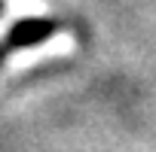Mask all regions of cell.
I'll list each match as a JSON object with an SVG mask.
<instances>
[{"label":"cell","instance_id":"obj_3","mask_svg":"<svg viewBox=\"0 0 156 152\" xmlns=\"http://www.w3.org/2000/svg\"><path fill=\"white\" fill-rule=\"evenodd\" d=\"M0 61H3V49H0Z\"/></svg>","mask_w":156,"mask_h":152},{"label":"cell","instance_id":"obj_2","mask_svg":"<svg viewBox=\"0 0 156 152\" xmlns=\"http://www.w3.org/2000/svg\"><path fill=\"white\" fill-rule=\"evenodd\" d=\"M0 12H3V0H0Z\"/></svg>","mask_w":156,"mask_h":152},{"label":"cell","instance_id":"obj_1","mask_svg":"<svg viewBox=\"0 0 156 152\" xmlns=\"http://www.w3.org/2000/svg\"><path fill=\"white\" fill-rule=\"evenodd\" d=\"M52 31H55V25L46 21V18H25V21H19V25L9 28V34H6V49H28V46H37V43L49 40Z\"/></svg>","mask_w":156,"mask_h":152}]
</instances>
